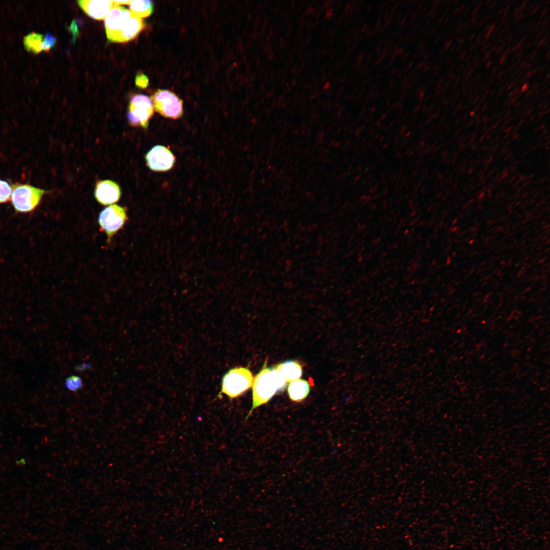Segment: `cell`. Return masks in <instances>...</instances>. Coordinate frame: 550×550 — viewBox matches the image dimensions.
Wrapping results in <instances>:
<instances>
[{"label":"cell","instance_id":"1","mask_svg":"<svg viewBox=\"0 0 550 550\" xmlns=\"http://www.w3.org/2000/svg\"><path fill=\"white\" fill-rule=\"evenodd\" d=\"M107 39L112 42L124 43L136 38L145 26L143 19L121 6H115L104 19Z\"/></svg>","mask_w":550,"mask_h":550},{"label":"cell","instance_id":"2","mask_svg":"<svg viewBox=\"0 0 550 550\" xmlns=\"http://www.w3.org/2000/svg\"><path fill=\"white\" fill-rule=\"evenodd\" d=\"M265 362L262 369L253 379L252 405L246 419L253 410L267 403L277 393L283 391L287 382L275 367H267Z\"/></svg>","mask_w":550,"mask_h":550},{"label":"cell","instance_id":"3","mask_svg":"<svg viewBox=\"0 0 550 550\" xmlns=\"http://www.w3.org/2000/svg\"><path fill=\"white\" fill-rule=\"evenodd\" d=\"M253 379L252 373L249 368L243 367L232 368L222 377L221 390L218 396L224 394L230 399L237 398L252 386Z\"/></svg>","mask_w":550,"mask_h":550},{"label":"cell","instance_id":"4","mask_svg":"<svg viewBox=\"0 0 550 550\" xmlns=\"http://www.w3.org/2000/svg\"><path fill=\"white\" fill-rule=\"evenodd\" d=\"M10 200L16 212L28 213L34 210L48 190L29 184L16 182L12 184Z\"/></svg>","mask_w":550,"mask_h":550},{"label":"cell","instance_id":"5","mask_svg":"<svg viewBox=\"0 0 550 550\" xmlns=\"http://www.w3.org/2000/svg\"><path fill=\"white\" fill-rule=\"evenodd\" d=\"M154 109L162 116L177 119L183 115V101L174 92L157 90L151 97Z\"/></svg>","mask_w":550,"mask_h":550},{"label":"cell","instance_id":"6","mask_svg":"<svg viewBox=\"0 0 550 550\" xmlns=\"http://www.w3.org/2000/svg\"><path fill=\"white\" fill-rule=\"evenodd\" d=\"M154 108L151 99L143 94L135 95L130 99L127 119L130 125L146 129L153 115Z\"/></svg>","mask_w":550,"mask_h":550},{"label":"cell","instance_id":"7","mask_svg":"<svg viewBox=\"0 0 550 550\" xmlns=\"http://www.w3.org/2000/svg\"><path fill=\"white\" fill-rule=\"evenodd\" d=\"M127 219L125 209L119 205H112L100 212L98 223L105 232L109 241L112 236L122 227Z\"/></svg>","mask_w":550,"mask_h":550},{"label":"cell","instance_id":"8","mask_svg":"<svg viewBox=\"0 0 550 550\" xmlns=\"http://www.w3.org/2000/svg\"><path fill=\"white\" fill-rule=\"evenodd\" d=\"M147 166L156 172H165L171 170L175 162V157L167 147L156 145L151 148L145 156Z\"/></svg>","mask_w":550,"mask_h":550},{"label":"cell","instance_id":"9","mask_svg":"<svg viewBox=\"0 0 550 550\" xmlns=\"http://www.w3.org/2000/svg\"><path fill=\"white\" fill-rule=\"evenodd\" d=\"M121 195L120 186L115 182L100 180L96 185L95 197L103 205H108L117 202Z\"/></svg>","mask_w":550,"mask_h":550},{"label":"cell","instance_id":"10","mask_svg":"<svg viewBox=\"0 0 550 550\" xmlns=\"http://www.w3.org/2000/svg\"><path fill=\"white\" fill-rule=\"evenodd\" d=\"M77 2L85 13L96 20L104 19L115 6L113 1L80 0Z\"/></svg>","mask_w":550,"mask_h":550},{"label":"cell","instance_id":"11","mask_svg":"<svg viewBox=\"0 0 550 550\" xmlns=\"http://www.w3.org/2000/svg\"><path fill=\"white\" fill-rule=\"evenodd\" d=\"M310 390L309 382L302 379H297L290 382L287 392L290 399L295 402H300L308 396Z\"/></svg>","mask_w":550,"mask_h":550},{"label":"cell","instance_id":"12","mask_svg":"<svg viewBox=\"0 0 550 550\" xmlns=\"http://www.w3.org/2000/svg\"><path fill=\"white\" fill-rule=\"evenodd\" d=\"M280 371L287 382L299 379L302 375V370L301 365L293 360L285 361L275 366Z\"/></svg>","mask_w":550,"mask_h":550},{"label":"cell","instance_id":"13","mask_svg":"<svg viewBox=\"0 0 550 550\" xmlns=\"http://www.w3.org/2000/svg\"><path fill=\"white\" fill-rule=\"evenodd\" d=\"M129 5L130 12L141 18L148 17L154 10V4L151 1H131Z\"/></svg>","mask_w":550,"mask_h":550},{"label":"cell","instance_id":"14","mask_svg":"<svg viewBox=\"0 0 550 550\" xmlns=\"http://www.w3.org/2000/svg\"><path fill=\"white\" fill-rule=\"evenodd\" d=\"M43 38L42 35L36 32L28 34L23 38L25 49L34 54L39 53L42 51Z\"/></svg>","mask_w":550,"mask_h":550},{"label":"cell","instance_id":"15","mask_svg":"<svg viewBox=\"0 0 550 550\" xmlns=\"http://www.w3.org/2000/svg\"><path fill=\"white\" fill-rule=\"evenodd\" d=\"M12 189V184L6 180L0 179V204L7 203L10 200Z\"/></svg>","mask_w":550,"mask_h":550},{"label":"cell","instance_id":"16","mask_svg":"<svg viewBox=\"0 0 550 550\" xmlns=\"http://www.w3.org/2000/svg\"><path fill=\"white\" fill-rule=\"evenodd\" d=\"M81 379L76 375L71 376L65 380V386L70 391L75 392L82 387Z\"/></svg>","mask_w":550,"mask_h":550},{"label":"cell","instance_id":"17","mask_svg":"<svg viewBox=\"0 0 550 550\" xmlns=\"http://www.w3.org/2000/svg\"><path fill=\"white\" fill-rule=\"evenodd\" d=\"M56 42L57 38L49 33L46 32L43 38L42 50L45 51H49L54 47Z\"/></svg>","mask_w":550,"mask_h":550},{"label":"cell","instance_id":"18","mask_svg":"<svg viewBox=\"0 0 550 550\" xmlns=\"http://www.w3.org/2000/svg\"><path fill=\"white\" fill-rule=\"evenodd\" d=\"M135 83L138 87L145 88L148 85L149 79L145 74H140L136 76Z\"/></svg>","mask_w":550,"mask_h":550},{"label":"cell","instance_id":"19","mask_svg":"<svg viewBox=\"0 0 550 550\" xmlns=\"http://www.w3.org/2000/svg\"><path fill=\"white\" fill-rule=\"evenodd\" d=\"M131 1H113V2L115 6H120L121 5H129Z\"/></svg>","mask_w":550,"mask_h":550},{"label":"cell","instance_id":"20","mask_svg":"<svg viewBox=\"0 0 550 550\" xmlns=\"http://www.w3.org/2000/svg\"><path fill=\"white\" fill-rule=\"evenodd\" d=\"M90 367V364H87V363L83 364L77 367V369L78 370H85V369L86 370L88 368H89Z\"/></svg>","mask_w":550,"mask_h":550}]
</instances>
